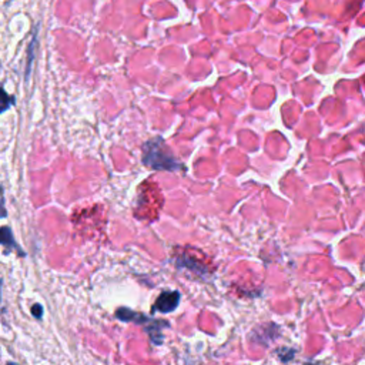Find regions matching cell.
<instances>
[{
	"instance_id": "6da1fadb",
	"label": "cell",
	"mask_w": 365,
	"mask_h": 365,
	"mask_svg": "<svg viewBox=\"0 0 365 365\" xmlns=\"http://www.w3.org/2000/svg\"><path fill=\"white\" fill-rule=\"evenodd\" d=\"M143 150V161L147 167H151L154 170H167V171H174L181 168V163L167 151L163 140L159 137L144 144Z\"/></svg>"
},
{
	"instance_id": "7a4b0ae2",
	"label": "cell",
	"mask_w": 365,
	"mask_h": 365,
	"mask_svg": "<svg viewBox=\"0 0 365 365\" xmlns=\"http://www.w3.org/2000/svg\"><path fill=\"white\" fill-rule=\"evenodd\" d=\"M180 300H181V297L178 291H163L154 302L153 311H160L163 314L171 312L178 307Z\"/></svg>"
},
{
	"instance_id": "3957f363",
	"label": "cell",
	"mask_w": 365,
	"mask_h": 365,
	"mask_svg": "<svg viewBox=\"0 0 365 365\" xmlns=\"http://www.w3.org/2000/svg\"><path fill=\"white\" fill-rule=\"evenodd\" d=\"M116 318L123 321V323H135V324H142V326H147L151 321V318L146 317L142 312H135V311L126 308V307H121L119 310L116 311Z\"/></svg>"
},
{
	"instance_id": "277c9868",
	"label": "cell",
	"mask_w": 365,
	"mask_h": 365,
	"mask_svg": "<svg viewBox=\"0 0 365 365\" xmlns=\"http://www.w3.org/2000/svg\"><path fill=\"white\" fill-rule=\"evenodd\" d=\"M2 244L6 248V253H8L9 250H16L17 254L24 255L23 251L16 244V241L13 238V234H12V231L9 230V227H3L2 229Z\"/></svg>"
},
{
	"instance_id": "5b68a950",
	"label": "cell",
	"mask_w": 365,
	"mask_h": 365,
	"mask_svg": "<svg viewBox=\"0 0 365 365\" xmlns=\"http://www.w3.org/2000/svg\"><path fill=\"white\" fill-rule=\"evenodd\" d=\"M32 314L37 320H41V317H43V307L40 304H34L32 307Z\"/></svg>"
},
{
	"instance_id": "8992f818",
	"label": "cell",
	"mask_w": 365,
	"mask_h": 365,
	"mask_svg": "<svg viewBox=\"0 0 365 365\" xmlns=\"http://www.w3.org/2000/svg\"><path fill=\"white\" fill-rule=\"evenodd\" d=\"M305 365H314V364H305Z\"/></svg>"
}]
</instances>
